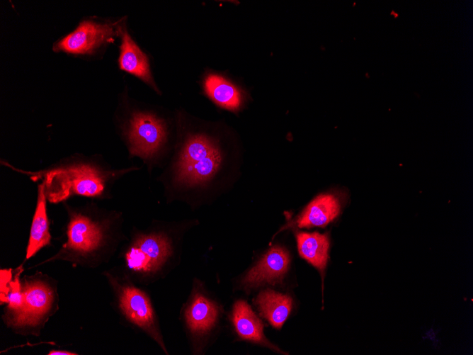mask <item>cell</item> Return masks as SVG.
Masks as SVG:
<instances>
[{
	"instance_id": "cell-1",
	"label": "cell",
	"mask_w": 473,
	"mask_h": 355,
	"mask_svg": "<svg viewBox=\"0 0 473 355\" xmlns=\"http://www.w3.org/2000/svg\"><path fill=\"white\" fill-rule=\"evenodd\" d=\"M1 164L28 176L33 181H42L47 200L52 203L64 202L74 196L109 198L116 181L139 169L135 166L113 169L101 154L79 152L65 156L43 169L35 171L19 169L3 159H1Z\"/></svg>"
},
{
	"instance_id": "cell-2",
	"label": "cell",
	"mask_w": 473,
	"mask_h": 355,
	"mask_svg": "<svg viewBox=\"0 0 473 355\" xmlns=\"http://www.w3.org/2000/svg\"><path fill=\"white\" fill-rule=\"evenodd\" d=\"M197 220L154 221L133 229L120 257L123 272L134 282L150 284L166 278L180 264L183 238Z\"/></svg>"
},
{
	"instance_id": "cell-3",
	"label": "cell",
	"mask_w": 473,
	"mask_h": 355,
	"mask_svg": "<svg viewBox=\"0 0 473 355\" xmlns=\"http://www.w3.org/2000/svg\"><path fill=\"white\" fill-rule=\"evenodd\" d=\"M63 203L68 215L67 240L45 262L64 260L96 267L107 261L124 238L122 213L100 208L94 203L75 207Z\"/></svg>"
},
{
	"instance_id": "cell-4",
	"label": "cell",
	"mask_w": 473,
	"mask_h": 355,
	"mask_svg": "<svg viewBox=\"0 0 473 355\" xmlns=\"http://www.w3.org/2000/svg\"><path fill=\"white\" fill-rule=\"evenodd\" d=\"M178 127L175 156L159 179L168 200L197 208L198 195L220 171L222 154L217 140L197 127Z\"/></svg>"
},
{
	"instance_id": "cell-5",
	"label": "cell",
	"mask_w": 473,
	"mask_h": 355,
	"mask_svg": "<svg viewBox=\"0 0 473 355\" xmlns=\"http://www.w3.org/2000/svg\"><path fill=\"white\" fill-rule=\"evenodd\" d=\"M113 120L130 157L140 158L149 170L161 162L168 147L169 128L158 109L137 101L123 91Z\"/></svg>"
},
{
	"instance_id": "cell-6",
	"label": "cell",
	"mask_w": 473,
	"mask_h": 355,
	"mask_svg": "<svg viewBox=\"0 0 473 355\" xmlns=\"http://www.w3.org/2000/svg\"><path fill=\"white\" fill-rule=\"evenodd\" d=\"M122 19L83 16L71 31L53 42L52 50L88 62L102 60L108 47L118 38Z\"/></svg>"
},
{
	"instance_id": "cell-7",
	"label": "cell",
	"mask_w": 473,
	"mask_h": 355,
	"mask_svg": "<svg viewBox=\"0 0 473 355\" xmlns=\"http://www.w3.org/2000/svg\"><path fill=\"white\" fill-rule=\"evenodd\" d=\"M122 317L152 339L166 355L169 351L162 334L159 317L149 295L135 284L124 272L105 274Z\"/></svg>"
},
{
	"instance_id": "cell-8",
	"label": "cell",
	"mask_w": 473,
	"mask_h": 355,
	"mask_svg": "<svg viewBox=\"0 0 473 355\" xmlns=\"http://www.w3.org/2000/svg\"><path fill=\"white\" fill-rule=\"evenodd\" d=\"M220 313V306L208 295L203 282L194 278L189 295L180 310V320L192 354H204Z\"/></svg>"
},
{
	"instance_id": "cell-9",
	"label": "cell",
	"mask_w": 473,
	"mask_h": 355,
	"mask_svg": "<svg viewBox=\"0 0 473 355\" xmlns=\"http://www.w3.org/2000/svg\"><path fill=\"white\" fill-rule=\"evenodd\" d=\"M24 302L21 308L5 315V322L16 330L34 334L39 332L55 311L57 293L50 282L42 277H25L21 284Z\"/></svg>"
},
{
	"instance_id": "cell-10",
	"label": "cell",
	"mask_w": 473,
	"mask_h": 355,
	"mask_svg": "<svg viewBox=\"0 0 473 355\" xmlns=\"http://www.w3.org/2000/svg\"><path fill=\"white\" fill-rule=\"evenodd\" d=\"M118 38L120 40L117 60L118 68L137 77L160 95L161 91L153 75L151 60L130 33L125 17L120 23Z\"/></svg>"
},
{
	"instance_id": "cell-11",
	"label": "cell",
	"mask_w": 473,
	"mask_h": 355,
	"mask_svg": "<svg viewBox=\"0 0 473 355\" xmlns=\"http://www.w3.org/2000/svg\"><path fill=\"white\" fill-rule=\"evenodd\" d=\"M289 264L287 251L280 246H273L243 276L240 287L248 292L266 284L280 282L285 275Z\"/></svg>"
},
{
	"instance_id": "cell-12",
	"label": "cell",
	"mask_w": 473,
	"mask_h": 355,
	"mask_svg": "<svg viewBox=\"0 0 473 355\" xmlns=\"http://www.w3.org/2000/svg\"><path fill=\"white\" fill-rule=\"evenodd\" d=\"M230 320L241 339L276 349L266 339L262 321L244 300H238L234 303Z\"/></svg>"
},
{
	"instance_id": "cell-13",
	"label": "cell",
	"mask_w": 473,
	"mask_h": 355,
	"mask_svg": "<svg viewBox=\"0 0 473 355\" xmlns=\"http://www.w3.org/2000/svg\"><path fill=\"white\" fill-rule=\"evenodd\" d=\"M47 201L44 183L39 181L37 203L31 222L25 259H29L42 248L50 244L51 234L47 214Z\"/></svg>"
},
{
	"instance_id": "cell-14",
	"label": "cell",
	"mask_w": 473,
	"mask_h": 355,
	"mask_svg": "<svg viewBox=\"0 0 473 355\" xmlns=\"http://www.w3.org/2000/svg\"><path fill=\"white\" fill-rule=\"evenodd\" d=\"M203 88L215 103L225 109L235 111L243 103L241 90L221 75L208 74L203 80Z\"/></svg>"
},
{
	"instance_id": "cell-15",
	"label": "cell",
	"mask_w": 473,
	"mask_h": 355,
	"mask_svg": "<svg viewBox=\"0 0 473 355\" xmlns=\"http://www.w3.org/2000/svg\"><path fill=\"white\" fill-rule=\"evenodd\" d=\"M338 199L332 194H321L314 199L296 221L300 227H323L339 213Z\"/></svg>"
},
{
	"instance_id": "cell-16",
	"label": "cell",
	"mask_w": 473,
	"mask_h": 355,
	"mask_svg": "<svg viewBox=\"0 0 473 355\" xmlns=\"http://www.w3.org/2000/svg\"><path fill=\"white\" fill-rule=\"evenodd\" d=\"M255 303L261 315L278 329L287 320L292 306V300L289 295L270 289L259 292Z\"/></svg>"
},
{
	"instance_id": "cell-17",
	"label": "cell",
	"mask_w": 473,
	"mask_h": 355,
	"mask_svg": "<svg viewBox=\"0 0 473 355\" xmlns=\"http://www.w3.org/2000/svg\"><path fill=\"white\" fill-rule=\"evenodd\" d=\"M296 237L300 255L323 273L329 257L328 236L316 232H298Z\"/></svg>"
},
{
	"instance_id": "cell-18",
	"label": "cell",
	"mask_w": 473,
	"mask_h": 355,
	"mask_svg": "<svg viewBox=\"0 0 473 355\" xmlns=\"http://www.w3.org/2000/svg\"><path fill=\"white\" fill-rule=\"evenodd\" d=\"M23 271L22 266L16 269L14 278H12L11 269H1V304L7 303L6 313L19 310L24 302L20 275Z\"/></svg>"
},
{
	"instance_id": "cell-19",
	"label": "cell",
	"mask_w": 473,
	"mask_h": 355,
	"mask_svg": "<svg viewBox=\"0 0 473 355\" xmlns=\"http://www.w3.org/2000/svg\"><path fill=\"white\" fill-rule=\"evenodd\" d=\"M47 354L49 355H76V353L64 351V350H51Z\"/></svg>"
},
{
	"instance_id": "cell-20",
	"label": "cell",
	"mask_w": 473,
	"mask_h": 355,
	"mask_svg": "<svg viewBox=\"0 0 473 355\" xmlns=\"http://www.w3.org/2000/svg\"><path fill=\"white\" fill-rule=\"evenodd\" d=\"M390 14L393 15L394 16V18H398L399 17V14L397 13H396L394 11H392Z\"/></svg>"
}]
</instances>
